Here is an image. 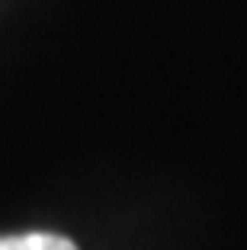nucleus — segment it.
<instances>
[{"label": "nucleus", "mask_w": 247, "mask_h": 250, "mask_svg": "<svg viewBox=\"0 0 247 250\" xmlns=\"http://www.w3.org/2000/svg\"><path fill=\"white\" fill-rule=\"evenodd\" d=\"M0 250H77L74 241L48 231H29V234H7L0 237Z\"/></svg>", "instance_id": "obj_1"}]
</instances>
